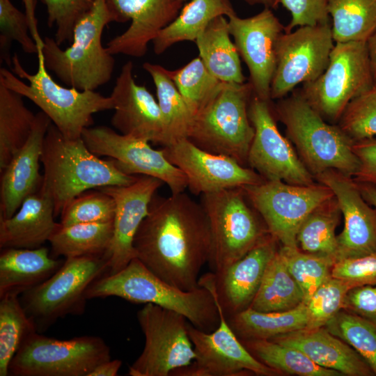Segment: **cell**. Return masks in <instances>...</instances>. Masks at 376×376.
Segmentation results:
<instances>
[{
    "label": "cell",
    "instance_id": "obj_1",
    "mask_svg": "<svg viewBox=\"0 0 376 376\" xmlns=\"http://www.w3.org/2000/svg\"><path fill=\"white\" fill-rule=\"evenodd\" d=\"M211 231L201 203L185 191L168 197L155 194L135 235L136 258L168 283L182 290L198 285L208 263Z\"/></svg>",
    "mask_w": 376,
    "mask_h": 376
},
{
    "label": "cell",
    "instance_id": "obj_36",
    "mask_svg": "<svg viewBox=\"0 0 376 376\" xmlns=\"http://www.w3.org/2000/svg\"><path fill=\"white\" fill-rule=\"evenodd\" d=\"M334 42H367L376 31V0H327Z\"/></svg>",
    "mask_w": 376,
    "mask_h": 376
},
{
    "label": "cell",
    "instance_id": "obj_29",
    "mask_svg": "<svg viewBox=\"0 0 376 376\" xmlns=\"http://www.w3.org/2000/svg\"><path fill=\"white\" fill-rule=\"evenodd\" d=\"M230 36L228 19L219 16L210 22L195 42L199 57L213 76L223 82L243 84L246 77Z\"/></svg>",
    "mask_w": 376,
    "mask_h": 376
},
{
    "label": "cell",
    "instance_id": "obj_14",
    "mask_svg": "<svg viewBox=\"0 0 376 376\" xmlns=\"http://www.w3.org/2000/svg\"><path fill=\"white\" fill-rule=\"evenodd\" d=\"M331 23L284 31L276 47V69L270 98L279 100L299 84L312 82L327 68L334 46Z\"/></svg>",
    "mask_w": 376,
    "mask_h": 376
},
{
    "label": "cell",
    "instance_id": "obj_50",
    "mask_svg": "<svg viewBox=\"0 0 376 376\" xmlns=\"http://www.w3.org/2000/svg\"><path fill=\"white\" fill-rule=\"evenodd\" d=\"M343 310L376 322V285L350 288L345 295Z\"/></svg>",
    "mask_w": 376,
    "mask_h": 376
},
{
    "label": "cell",
    "instance_id": "obj_51",
    "mask_svg": "<svg viewBox=\"0 0 376 376\" xmlns=\"http://www.w3.org/2000/svg\"><path fill=\"white\" fill-rule=\"evenodd\" d=\"M352 150L359 161L354 180L376 187V138L355 141Z\"/></svg>",
    "mask_w": 376,
    "mask_h": 376
},
{
    "label": "cell",
    "instance_id": "obj_19",
    "mask_svg": "<svg viewBox=\"0 0 376 376\" xmlns=\"http://www.w3.org/2000/svg\"><path fill=\"white\" fill-rule=\"evenodd\" d=\"M164 155L185 175L187 189L194 195L244 187L265 180L234 159L205 151L188 139L162 148Z\"/></svg>",
    "mask_w": 376,
    "mask_h": 376
},
{
    "label": "cell",
    "instance_id": "obj_9",
    "mask_svg": "<svg viewBox=\"0 0 376 376\" xmlns=\"http://www.w3.org/2000/svg\"><path fill=\"white\" fill-rule=\"evenodd\" d=\"M107 271L106 253L65 258L49 279L22 293L20 303L36 331L44 332L60 318L82 313L86 290Z\"/></svg>",
    "mask_w": 376,
    "mask_h": 376
},
{
    "label": "cell",
    "instance_id": "obj_13",
    "mask_svg": "<svg viewBox=\"0 0 376 376\" xmlns=\"http://www.w3.org/2000/svg\"><path fill=\"white\" fill-rule=\"evenodd\" d=\"M269 234L282 246L297 247L298 230L318 206L334 196L327 186L318 182L295 185L281 180L264 182L242 187Z\"/></svg>",
    "mask_w": 376,
    "mask_h": 376
},
{
    "label": "cell",
    "instance_id": "obj_53",
    "mask_svg": "<svg viewBox=\"0 0 376 376\" xmlns=\"http://www.w3.org/2000/svg\"><path fill=\"white\" fill-rule=\"evenodd\" d=\"M366 44L373 75L374 86H376V31L368 40Z\"/></svg>",
    "mask_w": 376,
    "mask_h": 376
},
{
    "label": "cell",
    "instance_id": "obj_42",
    "mask_svg": "<svg viewBox=\"0 0 376 376\" xmlns=\"http://www.w3.org/2000/svg\"><path fill=\"white\" fill-rule=\"evenodd\" d=\"M279 250L304 293L306 304L318 288L331 276L335 260L330 257L306 253L299 246H282Z\"/></svg>",
    "mask_w": 376,
    "mask_h": 376
},
{
    "label": "cell",
    "instance_id": "obj_24",
    "mask_svg": "<svg viewBox=\"0 0 376 376\" xmlns=\"http://www.w3.org/2000/svg\"><path fill=\"white\" fill-rule=\"evenodd\" d=\"M133 67L132 61L126 62L116 80L110 95L114 110L111 125L122 134L163 147L165 129L157 100L144 86L136 83Z\"/></svg>",
    "mask_w": 376,
    "mask_h": 376
},
{
    "label": "cell",
    "instance_id": "obj_23",
    "mask_svg": "<svg viewBox=\"0 0 376 376\" xmlns=\"http://www.w3.org/2000/svg\"><path fill=\"white\" fill-rule=\"evenodd\" d=\"M116 22L131 21L128 29L107 44L112 55L141 57L148 45L180 13V0H105Z\"/></svg>",
    "mask_w": 376,
    "mask_h": 376
},
{
    "label": "cell",
    "instance_id": "obj_28",
    "mask_svg": "<svg viewBox=\"0 0 376 376\" xmlns=\"http://www.w3.org/2000/svg\"><path fill=\"white\" fill-rule=\"evenodd\" d=\"M65 259L54 258L45 246L36 249L5 248L0 254V297L24 292L53 275Z\"/></svg>",
    "mask_w": 376,
    "mask_h": 376
},
{
    "label": "cell",
    "instance_id": "obj_46",
    "mask_svg": "<svg viewBox=\"0 0 376 376\" xmlns=\"http://www.w3.org/2000/svg\"><path fill=\"white\" fill-rule=\"evenodd\" d=\"M352 288L346 282L331 276L314 292L305 304L309 329L324 327L343 309L347 291Z\"/></svg>",
    "mask_w": 376,
    "mask_h": 376
},
{
    "label": "cell",
    "instance_id": "obj_54",
    "mask_svg": "<svg viewBox=\"0 0 376 376\" xmlns=\"http://www.w3.org/2000/svg\"><path fill=\"white\" fill-rule=\"evenodd\" d=\"M357 184L363 198L376 209V187L367 183Z\"/></svg>",
    "mask_w": 376,
    "mask_h": 376
},
{
    "label": "cell",
    "instance_id": "obj_2",
    "mask_svg": "<svg viewBox=\"0 0 376 376\" xmlns=\"http://www.w3.org/2000/svg\"><path fill=\"white\" fill-rule=\"evenodd\" d=\"M40 162L44 168L40 189L51 198L55 217L87 190L130 185L137 178L122 172L113 159H100L82 138H65L52 123L45 136Z\"/></svg>",
    "mask_w": 376,
    "mask_h": 376
},
{
    "label": "cell",
    "instance_id": "obj_30",
    "mask_svg": "<svg viewBox=\"0 0 376 376\" xmlns=\"http://www.w3.org/2000/svg\"><path fill=\"white\" fill-rule=\"evenodd\" d=\"M235 14L230 0H191L173 21L157 33L152 41L153 51L159 55L178 42H195L214 19Z\"/></svg>",
    "mask_w": 376,
    "mask_h": 376
},
{
    "label": "cell",
    "instance_id": "obj_35",
    "mask_svg": "<svg viewBox=\"0 0 376 376\" xmlns=\"http://www.w3.org/2000/svg\"><path fill=\"white\" fill-rule=\"evenodd\" d=\"M113 233V221L61 224L49 240L50 255L65 258L105 254Z\"/></svg>",
    "mask_w": 376,
    "mask_h": 376
},
{
    "label": "cell",
    "instance_id": "obj_7",
    "mask_svg": "<svg viewBox=\"0 0 376 376\" xmlns=\"http://www.w3.org/2000/svg\"><path fill=\"white\" fill-rule=\"evenodd\" d=\"M251 84L221 82L212 99L194 116L187 139L209 152L247 164L254 129L249 118Z\"/></svg>",
    "mask_w": 376,
    "mask_h": 376
},
{
    "label": "cell",
    "instance_id": "obj_21",
    "mask_svg": "<svg viewBox=\"0 0 376 376\" xmlns=\"http://www.w3.org/2000/svg\"><path fill=\"white\" fill-rule=\"evenodd\" d=\"M164 182L158 178L141 175L130 185L98 188L112 197L115 203L113 233L106 252L109 273L115 274L134 258L135 235L148 212L152 198Z\"/></svg>",
    "mask_w": 376,
    "mask_h": 376
},
{
    "label": "cell",
    "instance_id": "obj_34",
    "mask_svg": "<svg viewBox=\"0 0 376 376\" xmlns=\"http://www.w3.org/2000/svg\"><path fill=\"white\" fill-rule=\"evenodd\" d=\"M143 68L150 75L156 88L164 123V146L187 139L194 115L171 79L168 69L150 62L144 63Z\"/></svg>",
    "mask_w": 376,
    "mask_h": 376
},
{
    "label": "cell",
    "instance_id": "obj_12",
    "mask_svg": "<svg viewBox=\"0 0 376 376\" xmlns=\"http://www.w3.org/2000/svg\"><path fill=\"white\" fill-rule=\"evenodd\" d=\"M136 318L145 345L129 367V375L171 376L174 370L194 361L195 352L185 316L148 303L138 311Z\"/></svg>",
    "mask_w": 376,
    "mask_h": 376
},
{
    "label": "cell",
    "instance_id": "obj_26",
    "mask_svg": "<svg viewBox=\"0 0 376 376\" xmlns=\"http://www.w3.org/2000/svg\"><path fill=\"white\" fill-rule=\"evenodd\" d=\"M270 340L295 347L320 366L335 370L343 375L375 376L370 366L354 348L324 327L292 331Z\"/></svg>",
    "mask_w": 376,
    "mask_h": 376
},
{
    "label": "cell",
    "instance_id": "obj_41",
    "mask_svg": "<svg viewBox=\"0 0 376 376\" xmlns=\"http://www.w3.org/2000/svg\"><path fill=\"white\" fill-rule=\"evenodd\" d=\"M171 79L195 116L214 95L222 81L213 76L198 56L176 70Z\"/></svg>",
    "mask_w": 376,
    "mask_h": 376
},
{
    "label": "cell",
    "instance_id": "obj_17",
    "mask_svg": "<svg viewBox=\"0 0 376 376\" xmlns=\"http://www.w3.org/2000/svg\"><path fill=\"white\" fill-rule=\"evenodd\" d=\"M81 138L93 153L109 157L125 174L158 178L171 194L187 189L184 173L169 161L162 148L154 149L148 141L117 133L107 126L87 127Z\"/></svg>",
    "mask_w": 376,
    "mask_h": 376
},
{
    "label": "cell",
    "instance_id": "obj_45",
    "mask_svg": "<svg viewBox=\"0 0 376 376\" xmlns=\"http://www.w3.org/2000/svg\"><path fill=\"white\" fill-rule=\"evenodd\" d=\"M338 125L354 141L376 138V86L349 103Z\"/></svg>",
    "mask_w": 376,
    "mask_h": 376
},
{
    "label": "cell",
    "instance_id": "obj_6",
    "mask_svg": "<svg viewBox=\"0 0 376 376\" xmlns=\"http://www.w3.org/2000/svg\"><path fill=\"white\" fill-rule=\"evenodd\" d=\"M275 112L313 176L328 170L355 175L359 161L352 150L354 141L339 125L327 123L301 92L279 99Z\"/></svg>",
    "mask_w": 376,
    "mask_h": 376
},
{
    "label": "cell",
    "instance_id": "obj_3",
    "mask_svg": "<svg viewBox=\"0 0 376 376\" xmlns=\"http://www.w3.org/2000/svg\"><path fill=\"white\" fill-rule=\"evenodd\" d=\"M86 297H118L135 304H153L182 314L193 326L206 332L215 330L220 322L218 308L208 289L199 285L182 290L158 277L136 258L119 272L95 281Z\"/></svg>",
    "mask_w": 376,
    "mask_h": 376
},
{
    "label": "cell",
    "instance_id": "obj_5",
    "mask_svg": "<svg viewBox=\"0 0 376 376\" xmlns=\"http://www.w3.org/2000/svg\"><path fill=\"white\" fill-rule=\"evenodd\" d=\"M116 22L105 0H94L74 27L72 44L63 49L55 39L45 37V64L65 85L79 91H95L109 82L115 59L102 44L104 27Z\"/></svg>",
    "mask_w": 376,
    "mask_h": 376
},
{
    "label": "cell",
    "instance_id": "obj_55",
    "mask_svg": "<svg viewBox=\"0 0 376 376\" xmlns=\"http://www.w3.org/2000/svg\"><path fill=\"white\" fill-rule=\"evenodd\" d=\"M250 5H263L264 7L276 9L280 3V0H244Z\"/></svg>",
    "mask_w": 376,
    "mask_h": 376
},
{
    "label": "cell",
    "instance_id": "obj_16",
    "mask_svg": "<svg viewBox=\"0 0 376 376\" xmlns=\"http://www.w3.org/2000/svg\"><path fill=\"white\" fill-rule=\"evenodd\" d=\"M248 113L254 129L247 157L250 168L265 180H281L295 185L314 184L313 175L279 132L269 101L253 95Z\"/></svg>",
    "mask_w": 376,
    "mask_h": 376
},
{
    "label": "cell",
    "instance_id": "obj_10",
    "mask_svg": "<svg viewBox=\"0 0 376 376\" xmlns=\"http://www.w3.org/2000/svg\"><path fill=\"white\" fill-rule=\"evenodd\" d=\"M110 359V348L100 337L60 340L34 331L12 359L8 375L89 376L96 366Z\"/></svg>",
    "mask_w": 376,
    "mask_h": 376
},
{
    "label": "cell",
    "instance_id": "obj_8",
    "mask_svg": "<svg viewBox=\"0 0 376 376\" xmlns=\"http://www.w3.org/2000/svg\"><path fill=\"white\" fill-rule=\"evenodd\" d=\"M210 224L211 251L207 264L219 274L269 234L242 187L201 195Z\"/></svg>",
    "mask_w": 376,
    "mask_h": 376
},
{
    "label": "cell",
    "instance_id": "obj_47",
    "mask_svg": "<svg viewBox=\"0 0 376 376\" xmlns=\"http://www.w3.org/2000/svg\"><path fill=\"white\" fill-rule=\"evenodd\" d=\"M47 13V24L55 26V40L58 45L72 41L79 19L91 8L94 0H41Z\"/></svg>",
    "mask_w": 376,
    "mask_h": 376
},
{
    "label": "cell",
    "instance_id": "obj_15",
    "mask_svg": "<svg viewBox=\"0 0 376 376\" xmlns=\"http://www.w3.org/2000/svg\"><path fill=\"white\" fill-rule=\"evenodd\" d=\"M213 297L220 316L219 326L206 332L188 322L195 358L189 365L174 370L171 376H237L244 373L272 376L280 373L258 361L244 347Z\"/></svg>",
    "mask_w": 376,
    "mask_h": 376
},
{
    "label": "cell",
    "instance_id": "obj_22",
    "mask_svg": "<svg viewBox=\"0 0 376 376\" xmlns=\"http://www.w3.org/2000/svg\"><path fill=\"white\" fill-rule=\"evenodd\" d=\"M277 242L269 234L222 273L210 272L199 278L198 285L208 289L217 298L226 318L250 306L266 268L278 250Z\"/></svg>",
    "mask_w": 376,
    "mask_h": 376
},
{
    "label": "cell",
    "instance_id": "obj_49",
    "mask_svg": "<svg viewBox=\"0 0 376 376\" xmlns=\"http://www.w3.org/2000/svg\"><path fill=\"white\" fill-rule=\"evenodd\" d=\"M291 14L285 31H292L297 26H314L330 23L327 0H280Z\"/></svg>",
    "mask_w": 376,
    "mask_h": 376
},
{
    "label": "cell",
    "instance_id": "obj_27",
    "mask_svg": "<svg viewBox=\"0 0 376 376\" xmlns=\"http://www.w3.org/2000/svg\"><path fill=\"white\" fill-rule=\"evenodd\" d=\"M51 198L40 189L28 196L10 218L0 217V247L36 249L49 241L60 223Z\"/></svg>",
    "mask_w": 376,
    "mask_h": 376
},
{
    "label": "cell",
    "instance_id": "obj_38",
    "mask_svg": "<svg viewBox=\"0 0 376 376\" xmlns=\"http://www.w3.org/2000/svg\"><path fill=\"white\" fill-rule=\"evenodd\" d=\"M258 361L281 373L299 376H340L339 372L314 363L301 350L270 339L240 340Z\"/></svg>",
    "mask_w": 376,
    "mask_h": 376
},
{
    "label": "cell",
    "instance_id": "obj_11",
    "mask_svg": "<svg viewBox=\"0 0 376 376\" xmlns=\"http://www.w3.org/2000/svg\"><path fill=\"white\" fill-rule=\"evenodd\" d=\"M373 86L367 44L351 41L335 42L324 72L303 84L300 92L323 118L335 122L352 100Z\"/></svg>",
    "mask_w": 376,
    "mask_h": 376
},
{
    "label": "cell",
    "instance_id": "obj_39",
    "mask_svg": "<svg viewBox=\"0 0 376 376\" xmlns=\"http://www.w3.org/2000/svg\"><path fill=\"white\" fill-rule=\"evenodd\" d=\"M19 296L8 293L0 297V376L8 375L10 363L21 345L37 331Z\"/></svg>",
    "mask_w": 376,
    "mask_h": 376
},
{
    "label": "cell",
    "instance_id": "obj_32",
    "mask_svg": "<svg viewBox=\"0 0 376 376\" xmlns=\"http://www.w3.org/2000/svg\"><path fill=\"white\" fill-rule=\"evenodd\" d=\"M303 303L304 293L278 249L249 307L260 312H278L292 309Z\"/></svg>",
    "mask_w": 376,
    "mask_h": 376
},
{
    "label": "cell",
    "instance_id": "obj_33",
    "mask_svg": "<svg viewBox=\"0 0 376 376\" xmlns=\"http://www.w3.org/2000/svg\"><path fill=\"white\" fill-rule=\"evenodd\" d=\"M22 97L0 82V172L25 144L34 126L36 114Z\"/></svg>",
    "mask_w": 376,
    "mask_h": 376
},
{
    "label": "cell",
    "instance_id": "obj_18",
    "mask_svg": "<svg viewBox=\"0 0 376 376\" xmlns=\"http://www.w3.org/2000/svg\"><path fill=\"white\" fill-rule=\"evenodd\" d=\"M229 32L240 57L249 72L253 95L270 101V87L276 69V47L285 26L269 8L242 18L237 14L228 17Z\"/></svg>",
    "mask_w": 376,
    "mask_h": 376
},
{
    "label": "cell",
    "instance_id": "obj_25",
    "mask_svg": "<svg viewBox=\"0 0 376 376\" xmlns=\"http://www.w3.org/2000/svg\"><path fill=\"white\" fill-rule=\"evenodd\" d=\"M51 123L44 112H38L28 140L1 171L0 217H12L25 198L40 189L43 175L40 173V162Z\"/></svg>",
    "mask_w": 376,
    "mask_h": 376
},
{
    "label": "cell",
    "instance_id": "obj_37",
    "mask_svg": "<svg viewBox=\"0 0 376 376\" xmlns=\"http://www.w3.org/2000/svg\"><path fill=\"white\" fill-rule=\"evenodd\" d=\"M340 214L335 196L315 208L298 230L297 242L301 250L330 257L336 262L338 245L335 230Z\"/></svg>",
    "mask_w": 376,
    "mask_h": 376
},
{
    "label": "cell",
    "instance_id": "obj_43",
    "mask_svg": "<svg viewBox=\"0 0 376 376\" xmlns=\"http://www.w3.org/2000/svg\"><path fill=\"white\" fill-rule=\"evenodd\" d=\"M60 215L62 226L113 221L115 203L102 190L90 189L74 198Z\"/></svg>",
    "mask_w": 376,
    "mask_h": 376
},
{
    "label": "cell",
    "instance_id": "obj_44",
    "mask_svg": "<svg viewBox=\"0 0 376 376\" xmlns=\"http://www.w3.org/2000/svg\"><path fill=\"white\" fill-rule=\"evenodd\" d=\"M13 41L17 42L27 54H37V45L30 32V25L25 13L19 10L10 0H0V50L1 60L11 68L10 54Z\"/></svg>",
    "mask_w": 376,
    "mask_h": 376
},
{
    "label": "cell",
    "instance_id": "obj_56",
    "mask_svg": "<svg viewBox=\"0 0 376 376\" xmlns=\"http://www.w3.org/2000/svg\"><path fill=\"white\" fill-rule=\"evenodd\" d=\"M180 1H183V2H184V1H186V0H180Z\"/></svg>",
    "mask_w": 376,
    "mask_h": 376
},
{
    "label": "cell",
    "instance_id": "obj_31",
    "mask_svg": "<svg viewBox=\"0 0 376 376\" xmlns=\"http://www.w3.org/2000/svg\"><path fill=\"white\" fill-rule=\"evenodd\" d=\"M226 320L240 340L271 339L308 327L304 303L285 311L260 312L249 307Z\"/></svg>",
    "mask_w": 376,
    "mask_h": 376
},
{
    "label": "cell",
    "instance_id": "obj_52",
    "mask_svg": "<svg viewBox=\"0 0 376 376\" xmlns=\"http://www.w3.org/2000/svg\"><path fill=\"white\" fill-rule=\"evenodd\" d=\"M121 366V360L110 359L96 366L89 376H116Z\"/></svg>",
    "mask_w": 376,
    "mask_h": 376
},
{
    "label": "cell",
    "instance_id": "obj_40",
    "mask_svg": "<svg viewBox=\"0 0 376 376\" xmlns=\"http://www.w3.org/2000/svg\"><path fill=\"white\" fill-rule=\"evenodd\" d=\"M324 327L354 348L376 376V322L342 309Z\"/></svg>",
    "mask_w": 376,
    "mask_h": 376
},
{
    "label": "cell",
    "instance_id": "obj_48",
    "mask_svg": "<svg viewBox=\"0 0 376 376\" xmlns=\"http://www.w3.org/2000/svg\"><path fill=\"white\" fill-rule=\"evenodd\" d=\"M331 276L346 282L351 288L376 285V253L336 262Z\"/></svg>",
    "mask_w": 376,
    "mask_h": 376
},
{
    "label": "cell",
    "instance_id": "obj_20",
    "mask_svg": "<svg viewBox=\"0 0 376 376\" xmlns=\"http://www.w3.org/2000/svg\"><path fill=\"white\" fill-rule=\"evenodd\" d=\"M314 178L331 189L344 217L343 229L336 237V262L376 253V209L363 198L357 182L335 170Z\"/></svg>",
    "mask_w": 376,
    "mask_h": 376
},
{
    "label": "cell",
    "instance_id": "obj_4",
    "mask_svg": "<svg viewBox=\"0 0 376 376\" xmlns=\"http://www.w3.org/2000/svg\"><path fill=\"white\" fill-rule=\"evenodd\" d=\"M42 45L38 46V65L35 74L26 71L15 54L11 70L0 69V82L37 105L65 138H81L83 131L93 123L94 113L113 109L112 98L95 91H79L58 84L47 72Z\"/></svg>",
    "mask_w": 376,
    "mask_h": 376
}]
</instances>
